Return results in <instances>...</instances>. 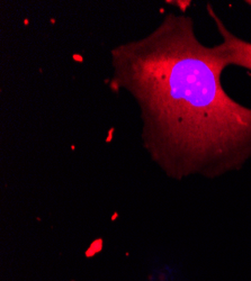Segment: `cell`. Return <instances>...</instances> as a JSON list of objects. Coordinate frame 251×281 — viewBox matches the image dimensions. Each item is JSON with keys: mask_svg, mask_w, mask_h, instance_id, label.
<instances>
[{"mask_svg": "<svg viewBox=\"0 0 251 281\" xmlns=\"http://www.w3.org/2000/svg\"><path fill=\"white\" fill-rule=\"evenodd\" d=\"M208 16L215 25L222 41L216 44L226 68L239 66L251 72V42L245 41L231 32L210 3L206 5Z\"/></svg>", "mask_w": 251, "mask_h": 281, "instance_id": "obj_2", "label": "cell"}, {"mask_svg": "<svg viewBox=\"0 0 251 281\" xmlns=\"http://www.w3.org/2000/svg\"><path fill=\"white\" fill-rule=\"evenodd\" d=\"M109 53L108 86L133 98L143 146L169 173L215 175L251 156V108L225 91L226 65L216 45L199 41L190 16L168 12Z\"/></svg>", "mask_w": 251, "mask_h": 281, "instance_id": "obj_1", "label": "cell"}]
</instances>
